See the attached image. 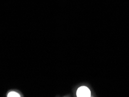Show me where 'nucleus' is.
Listing matches in <instances>:
<instances>
[{"label":"nucleus","instance_id":"1","mask_svg":"<svg viewBox=\"0 0 129 97\" xmlns=\"http://www.w3.org/2000/svg\"><path fill=\"white\" fill-rule=\"evenodd\" d=\"M91 95V92L87 87L82 86L79 88L77 91V96L79 97H89Z\"/></svg>","mask_w":129,"mask_h":97},{"label":"nucleus","instance_id":"2","mask_svg":"<svg viewBox=\"0 0 129 97\" xmlns=\"http://www.w3.org/2000/svg\"><path fill=\"white\" fill-rule=\"evenodd\" d=\"M8 97H19L20 96L19 94H18V92H15V91H12V92H10L8 94Z\"/></svg>","mask_w":129,"mask_h":97}]
</instances>
